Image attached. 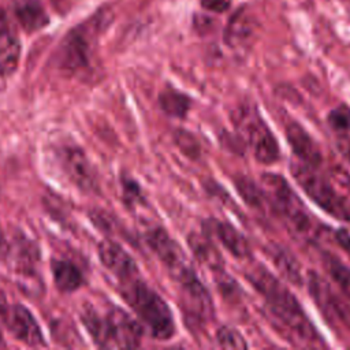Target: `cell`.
Wrapping results in <instances>:
<instances>
[{
	"instance_id": "obj_23",
	"label": "cell",
	"mask_w": 350,
	"mask_h": 350,
	"mask_svg": "<svg viewBox=\"0 0 350 350\" xmlns=\"http://www.w3.org/2000/svg\"><path fill=\"white\" fill-rule=\"evenodd\" d=\"M235 186L238 189V193L241 197L252 206L260 208L262 202L267 200L264 190L258 187L252 179L249 178H237L235 179Z\"/></svg>"
},
{
	"instance_id": "obj_27",
	"label": "cell",
	"mask_w": 350,
	"mask_h": 350,
	"mask_svg": "<svg viewBox=\"0 0 350 350\" xmlns=\"http://www.w3.org/2000/svg\"><path fill=\"white\" fill-rule=\"evenodd\" d=\"M175 141L176 145L180 148V150L190 156V157H197L200 153V145L196 141V138L189 134L186 130H178L175 134Z\"/></svg>"
},
{
	"instance_id": "obj_11",
	"label": "cell",
	"mask_w": 350,
	"mask_h": 350,
	"mask_svg": "<svg viewBox=\"0 0 350 350\" xmlns=\"http://www.w3.org/2000/svg\"><path fill=\"white\" fill-rule=\"evenodd\" d=\"M62 164L70 179L83 191L97 187L96 174L85 153L79 148H66L62 152Z\"/></svg>"
},
{
	"instance_id": "obj_15",
	"label": "cell",
	"mask_w": 350,
	"mask_h": 350,
	"mask_svg": "<svg viewBox=\"0 0 350 350\" xmlns=\"http://www.w3.org/2000/svg\"><path fill=\"white\" fill-rule=\"evenodd\" d=\"M267 254L269 256L275 268L286 280L291 282L295 286H299L302 283L301 265L291 252L280 245H269L267 247Z\"/></svg>"
},
{
	"instance_id": "obj_7",
	"label": "cell",
	"mask_w": 350,
	"mask_h": 350,
	"mask_svg": "<svg viewBox=\"0 0 350 350\" xmlns=\"http://www.w3.org/2000/svg\"><path fill=\"white\" fill-rule=\"evenodd\" d=\"M309 290L325 319L350 332V304L332 291L316 272L309 273Z\"/></svg>"
},
{
	"instance_id": "obj_19",
	"label": "cell",
	"mask_w": 350,
	"mask_h": 350,
	"mask_svg": "<svg viewBox=\"0 0 350 350\" xmlns=\"http://www.w3.org/2000/svg\"><path fill=\"white\" fill-rule=\"evenodd\" d=\"M52 273L56 286L62 291H75L82 284V275L72 262L55 260L52 262Z\"/></svg>"
},
{
	"instance_id": "obj_2",
	"label": "cell",
	"mask_w": 350,
	"mask_h": 350,
	"mask_svg": "<svg viewBox=\"0 0 350 350\" xmlns=\"http://www.w3.org/2000/svg\"><path fill=\"white\" fill-rule=\"evenodd\" d=\"M291 174L305 194L328 215L350 223V178L332 167L327 172L302 161L291 164Z\"/></svg>"
},
{
	"instance_id": "obj_29",
	"label": "cell",
	"mask_w": 350,
	"mask_h": 350,
	"mask_svg": "<svg viewBox=\"0 0 350 350\" xmlns=\"http://www.w3.org/2000/svg\"><path fill=\"white\" fill-rule=\"evenodd\" d=\"M232 0H201V5L213 12L226 11Z\"/></svg>"
},
{
	"instance_id": "obj_25",
	"label": "cell",
	"mask_w": 350,
	"mask_h": 350,
	"mask_svg": "<svg viewBox=\"0 0 350 350\" xmlns=\"http://www.w3.org/2000/svg\"><path fill=\"white\" fill-rule=\"evenodd\" d=\"M216 340L220 347L224 349H237V350H243L247 349V343L242 334L228 325L220 327L216 332Z\"/></svg>"
},
{
	"instance_id": "obj_4",
	"label": "cell",
	"mask_w": 350,
	"mask_h": 350,
	"mask_svg": "<svg viewBox=\"0 0 350 350\" xmlns=\"http://www.w3.org/2000/svg\"><path fill=\"white\" fill-rule=\"evenodd\" d=\"M82 319L93 339L101 347L133 349L141 343V324L120 308L109 309L104 317L88 312Z\"/></svg>"
},
{
	"instance_id": "obj_20",
	"label": "cell",
	"mask_w": 350,
	"mask_h": 350,
	"mask_svg": "<svg viewBox=\"0 0 350 350\" xmlns=\"http://www.w3.org/2000/svg\"><path fill=\"white\" fill-rule=\"evenodd\" d=\"M159 104L161 109L174 118H183L191 105V100L189 96L176 92L174 89H167L160 93Z\"/></svg>"
},
{
	"instance_id": "obj_10",
	"label": "cell",
	"mask_w": 350,
	"mask_h": 350,
	"mask_svg": "<svg viewBox=\"0 0 350 350\" xmlns=\"http://www.w3.org/2000/svg\"><path fill=\"white\" fill-rule=\"evenodd\" d=\"M3 320L18 340L29 346L44 345V336L38 323L36 321L30 310L26 309L23 305L7 308L3 314Z\"/></svg>"
},
{
	"instance_id": "obj_13",
	"label": "cell",
	"mask_w": 350,
	"mask_h": 350,
	"mask_svg": "<svg viewBox=\"0 0 350 350\" xmlns=\"http://www.w3.org/2000/svg\"><path fill=\"white\" fill-rule=\"evenodd\" d=\"M286 138L299 161L312 167H320L323 161L321 152L314 139L301 124L290 122L286 126Z\"/></svg>"
},
{
	"instance_id": "obj_5",
	"label": "cell",
	"mask_w": 350,
	"mask_h": 350,
	"mask_svg": "<svg viewBox=\"0 0 350 350\" xmlns=\"http://www.w3.org/2000/svg\"><path fill=\"white\" fill-rule=\"evenodd\" d=\"M261 182L265 198L283 217L290 230L304 238H312L316 234L313 217L286 179L276 174H264Z\"/></svg>"
},
{
	"instance_id": "obj_16",
	"label": "cell",
	"mask_w": 350,
	"mask_h": 350,
	"mask_svg": "<svg viewBox=\"0 0 350 350\" xmlns=\"http://www.w3.org/2000/svg\"><path fill=\"white\" fill-rule=\"evenodd\" d=\"M212 231L217 239L224 245V247L235 257L243 258L250 254V246L246 238L230 223L212 220Z\"/></svg>"
},
{
	"instance_id": "obj_26",
	"label": "cell",
	"mask_w": 350,
	"mask_h": 350,
	"mask_svg": "<svg viewBox=\"0 0 350 350\" xmlns=\"http://www.w3.org/2000/svg\"><path fill=\"white\" fill-rule=\"evenodd\" d=\"M329 126L338 133H346L350 129V108L345 104L336 107L328 115Z\"/></svg>"
},
{
	"instance_id": "obj_28",
	"label": "cell",
	"mask_w": 350,
	"mask_h": 350,
	"mask_svg": "<svg viewBox=\"0 0 350 350\" xmlns=\"http://www.w3.org/2000/svg\"><path fill=\"white\" fill-rule=\"evenodd\" d=\"M335 239L338 242V245L347 253V256L350 257V228H339L335 232Z\"/></svg>"
},
{
	"instance_id": "obj_18",
	"label": "cell",
	"mask_w": 350,
	"mask_h": 350,
	"mask_svg": "<svg viewBox=\"0 0 350 350\" xmlns=\"http://www.w3.org/2000/svg\"><path fill=\"white\" fill-rule=\"evenodd\" d=\"M88 42L85 36L79 31H74L64 41L62 52V63L64 67L75 70L88 64Z\"/></svg>"
},
{
	"instance_id": "obj_9",
	"label": "cell",
	"mask_w": 350,
	"mask_h": 350,
	"mask_svg": "<svg viewBox=\"0 0 350 350\" xmlns=\"http://www.w3.org/2000/svg\"><path fill=\"white\" fill-rule=\"evenodd\" d=\"M180 286V304L187 319L194 323H205L213 316V302L206 287L193 272L178 282Z\"/></svg>"
},
{
	"instance_id": "obj_12",
	"label": "cell",
	"mask_w": 350,
	"mask_h": 350,
	"mask_svg": "<svg viewBox=\"0 0 350 350\" xmlns=\"http://www.w3.org/2000/svg\"><path fill=\"white\" fill-rule=\"evenodd\" d=\"M101 262L116 276L120 283L138 276V268L133 257L118 243L104 241L98 246Z\"/></svg>"
},
{
	"instance_id": "obj_14",
	"label": "cell",
	"mask_w": 350,
	"mask_h": 350,
	"mask_svg": "<svg viewBox=\"0 0 350 350\" xmlns=\"http://www.w3.org/2000/svg\"><path fill=\"white\" fill-rule=\"evenodd\" d=\"M14 11L19 25L26 31L41 30L49 22V16L38 0H16Z\"/></svg>"
},
{
	"instance_id": "obj_6",
	"label": "cell",
	"mask_w": 350,
	"mask_h": 350,
	"mask_svg": "<svg viewBox=\"0 0 350 350\" xmlns=\"http://www.w3.org/2000/svg\"><path fill=\"white\" fill-rule=\"evenodd\" d=\"M234 124L250 146L254 157L262 164H272L280 156L275 135L256 109L249 107L235 112Z\"/></svg>"
},
{
	"instance_id": "obj_30",
	"label": "cell",
	"mask_w": 350,
	"mask_h": 350,
	"mask_svg": "<svg viewBox=\"0 0 350 350\" xmlns=\"http://www.w3.org/2000/svg\"><path fill=\"white\" fill-rule=\"evenodd\" d=\"M338 148L340 150V153L343 154V157L347 160V163L350 164V138L349 137H343L339 139L338 142Z\"/></svg>"
},
{
	"instance_id": "obj_3",
	"label": "cell",
	"mask_w": 350,
	"mask_h": 350,
	"mask_svg": "<svg viewBox=\"0 0 350 350\" xmlns=\"http://www.w3.org/2000/svg\"><path fill=\"white\" fill-rule=\"evenodd\" d=\"M122 286L124 299L134 309L149 334L159 340L172 338L175 320L167 302L138 276L122 282Z\"/></svg>"
},
{
	"instance_id": "obj_33",
	"label": "cell",
	"mask_w": 350,
	"mask_h": 350,
	"mask_svg": "<svg viewBox=\"0 0 350 350\" xmlns=\"http://www.w3.org/2000/svg\"><path fill=\"white\" fill-rule=\"evenodd\" d=\"M4 346V340H3V335H1V331H0V347Z\"/></svg>"
},
{
	"instance_id": "obj_32",
	"label": "cell",
	"mask_w": 350,
	"mask_h": 350,
	"mask_svg": "<svg viewBox=\"0 0 350 350\" xmlns=\"http://www.w3.org/2000/svg\"><path fill=\"white\" fill-rule=\"evenodd\" d=\"M7 304H5V298H4V295L1 294V291H0V314L3 316L4 314V312L7 310Z\"/></svg>"
},
{
	"instance_id": "obj_24",
	"label": "cell",
	"mask_w": 350,
	"mask_h": 350,
	"mask_svg": "<svg viewBox=\"0 0 350 350\" xmlns=\"http://www.w3.org/2000/svg\"><path fill=\"white\" fill-rule=\"evenodd\" d=\"M247 15H234L232 21L230 22L228 27H227V33H226V40L230 45H238L239 42L245 41L250 33H252V27L249 25V18H246Z\"/></svg>"
},
{
	"instance_id": "obj_1",
	"label": "cell",
	"mask_w": 350,
	"mask_h": 350,
	"mask_svg": "<svg viewBox=\"0 0 350 350\" xmlns=\"http://www.w3.org/2000/svg\"><path fill=\"white\" fill-rule=\"evenodd\" d=\"M247 280L262 295L268 316L288 340L302 346H321L323 340L297 298L262 265L246 272Z\"/></svg>"
},
{
	"instance_id": "obj_22",
	"label": "cell",
	"mask_w": 350,
	"mask_h": 350,
	"mask_svg": "<svg viewBox=\"0 0 350 350\" xmlns=\"http://www.w3.org/2000/svg\"><path fill=\"white\" fill-rule=\"evenodd\" d=\"M189 245L194 253V256L201 260L204 264H206L212 271H217L221 267V258L217 253V250L212 246V243L197 234H191L189 237Z\"/></svg>"
},
{
	"instance_id": "obj_21",
	"label": "cell",
	"mask_w": 350,
	"mask_h": 350,
	"mask_svg": "<svg viewBox=\"0 0 350 350\" xmlns=\"http://www.w3.org/2000/svg\"><path fill=\"white\" fill-rule=\"evenodd\" d=\"M323 262L332 282L338 286L340 293L350 299V268L338 257L328 253L323 256Z\"/></svg>"
},
{
	"instance_id": "obj_31",
	"label": "cell",
	"mask_w": 350,
	"mask_h": 350,
	"mask_svg": "<svg viewBox=\"0 0 350 350\" xmlns=\"http://www.w3.org/2000/svg\"><path fill=\"white\" fill-rule=\"evenodd\" d=\"M7 253V242L5 238L0 232V257H3Z\"/></svg>"
},
{
	"instance_id": "obj_17",
	"label": "cell",
	"mask_w": 350,
	"mask_h": 350,
	"mask_svg": "<svg viewBox=\"0 0 350 350\" xmlns=\"http://www.w3.org/2000/svg\"><path fill=\"white\" fill-rule=\"evenodd\" d=\"M21 44L15 34L0 26V75H11L19 63Z\"/></svg>"
},
{
	"instance_id": "obj_8",
	"label": "cell",
	"mask_w": 350,
	"mask_h": 350,
	"mask_svg": "<svg viewBox=\"0 0 350 350\" xmlns=\"http://www.w3.org/2000/svg\"><path fill=\"white\" fill-rule=\"evenodd\" d=\"M146 239L152 250L159 256V258L168 268L170 273L176 282L194 272L183 249L163 228H154L149 231Z\"/></svg>"
}]
</instances>
